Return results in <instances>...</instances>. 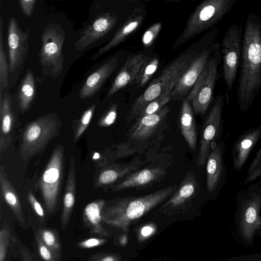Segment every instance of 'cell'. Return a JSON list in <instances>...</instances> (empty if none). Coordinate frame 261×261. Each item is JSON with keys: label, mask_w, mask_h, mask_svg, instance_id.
<instances>
[{"label": "cell", "mask_w": 261, "mask_h": 261, "mask_svg": "<svg viewBox=\"0 0 261 261\" xmlns=\"http://www.w3.org/2000/svg\"><path fill=\"white\" fill-rule=\"evenodd\" d=\"M261 88V19L249 12L243 28L237 99L242 113L253 103Z\"/></svg>", "instance_id": "6da1fadb"}, {"label": "cell", "mask_w": 261, "mask_h": 261, "mask_svg": "<svg viewBox=\"0 0 261 261\" xmlns=\"http://www.w3.org/2000/svg\"><path fill=\"white\" fill-rule=\"evenodd\" d=\"M170 186L143 196H129L105 205L102 219L107 225L129 232V226L155 207L168 199L177 189Z\"/></svg>", "instance_id": "7a4b0ae2"}, {"label": "cell", "mask_w": 261, "mask_h": 261, "mask_svg": "<svg viewBox=\"0 0 261 261\" xmlns=\"http://www.w3.org/2000/svg\"><path fill=\"white\" fill-rule=\"evenodd\" d=\"M62 122L54 113L44 114L24 129L19 145L20 157L25 162L40 153L60 131Z\"/></svg>", "instance_id": "3957f363"}, {"label": "cell", "mask_w": 261, "mask_h": 261, "mask_svg": "<svg viewBox=\"0 0 261 261\" xmlns=\"http://www.w3.org/2000/svg\"><path fill=\"white\" fill-rule=\"evenodd\" d=\"M238 0H206L191 15L186 26L176 40L173 49L213 27L234 7Z\"/></svg>", "instance_id": "277c9868"}, {"label": "cell", "mask_w": 261, "mask_h": 261, "mask_svg": "<svg viewBox=\"0 0 261 261\" xmlns=\"http://www.w3.org/2000/svg\"><path fill=\"white\" fill-rule=\"evenodd\" d=\"M197 55L195 53L185 54L168 65L158 78L154 79L135 100L127 115L126 121L129 122L136 119L147 104L159 97L173 80L184 73Z\"/></svg>", "instance_id": "5b68a950"}, {"label": "cell", "mask_w": 261, "mask_h": 261, "mask_svg": "<svg viewBox=\"0 0 261 261\" xmlns=\"http://www.w3.org/2000/svg\"><path fill=\"white\" fill-rule=\"evenodd\" d=\"M221 60L220 45L217 42L213 53L198 80L186 97L191 102L196 114L204 115L213 101Z\"/></svg>", "instance_id": "8992f818"}, {"label": "cell", "mask_w": 261, "mask_h": 261, "mask_svg": "<svg viewBox=\"0 0 261 261\" xmlns=\"http://www.w3.org/2000/svg\"><path fill=\"white\" fill-rule=\"evenodd\" d=\"M243 33V25L232 24L222 39L220 51L222 61V72L226 90L225 95L227 102L239 70Z\"/></svg>", "instance_id": "52a82bcc"}, {"label": "cell", "mask_w": 261, "mask_h": 261, "mask_svg": "<svg viewBox=\"0 0 261 261\" xmlns=\"http://www.w3.org/2000/svg\"><path fill=\"white\" fill-rule=\"evenodd\" d=\"M65 39V31L59 24H49L42 30L39 56L43 74L57 78L62 73L64 62L62 47Z\"/></svg>", "instance_id": "ba28073f"}, {"label": "cell", "mask_w": 261, "mask_h": 261, "mask_svg": "<svg viewBox=\"0 0 261 261\" xmlns=\"http://www.w3.org/2000/svg\"><path fill=\"white\" fill-rule=\"evenodd\" d=\"M64 161V148L57 146L53 151L39 181L46 213L54 214L58 202L62 185Z\"/></svg>", "instance_id": "9c48e42d"}, {"label": "cell", "mask_w": 261, "mask_h": 261, "mask_svg": "<svg viewBox=\"0 0 261 261\" xmlns=\"http://www.w3.org/2000/svg\"><path fill=\"white\" fill-rule=\"evenodd\" d=\"M225 100V95H218L203 122L197 158V165L200 168L206 163L213 146L220 141L223 132L222 113Z\"/></svg>", "instance_id": "30bf717a"}, {"label": "cell", "mask_w": 261, "mask_h": 261, "mask_svg": "<svg viewBox=\"0 0 261 261\" xmlns=\"http://www.w3.org/2000/svg\"><path fill=\"white\" fill-rule=\"evenodd\" d=\"M213 42L198 54L180 76L171 94V100H181L187 97L202 72L216 45Z\"/></svg>", "instance_id": "8fae6325"}, {"label": "cell", "mask_w": 261, "mask_h": 261, "mask_svg": "<svg viewBox=\"0 0 261 261\" xmlns=\"http://www.w3.org/2000/svg\"><path fill=\"white\" fill-rule=\"evenodd\" d=\"M225 151V142L221 140L213 146L206 160V189L209 194L214 196L218 195L227 181Z\"/></svg>", "instance_id": "7c38bea8"}, {"label": "cell", "mask_w": 261, "mask_h": 261, "mask_svg": "<svg viewBox=\"0 0 261 261\" xmlns=\"http://www.w3.org/2000/svg\"><path fill=\"white\" fill-rule=\"evenodd\" d=\"M29 30L23 32L17 19H9L7 41L9 53V71L13 72L20 67L28 55Z\"/></svg>", "instance_id": "4fadbf2b"}, {"label": "cell", "mask_w": 261, "mask_h": 261, "mask_svg": "<svg viewBox=\"0 0 261 261\" xmlns=\"http://www.w3.org/2000/svg\"><path fill=\"white\" fill-rule=\"evenodd\" d=\"M200 192L199 182L193 172H188L172 196L163 205L166 213H174L185 210Z\"/></svg>", "instance_id": "5bb4252c"}, {"label": "cell", "mask_w": 261, "mask_h": 261, "mask_svg": "<svg viewBox=\"0 0 261 261\" xmlns=\"http://www.w3.org/2000/svg\"><path fill=\"white\" fill-rule=\"evenodd\" d=\"M118 17L115 14L101 13L80 34L74 43L77 50H84L108 34L116 24Z\"/></svg>", "instance_id": "9a60e30c"}, {"label": "cell", "mask_w": 261, "mask_h": 261, "mask_svg": "<svg viewBox=\"0 0 261 261\" xmlns=\"http://www.w3.org/2000/svg\"><path fill=\"white\" fill-rule=\"evenodd\" d=\"M261 138V124L247 129L235 140L231 151L234 171L242 170L253 148Z\"/></svg>", "instance_id": "2e32d148"}, {"label": "cell", "mask_w": 261, "mask_h": 261, "mask_svg": "<svg viewBox=\"0 0 261 261\" xmlns=\"http://www.w3.org/2000/svg\"><path fill=\"white\" fill-rule=\"evenodd\" d=\"M169 111L165 106L155 113L137 118L128 131V139L140 142L148 140L161 126Z\"/></svg>", "instance_id": "e0dca14e"}, {"label": "cell", "mask_w": 261, "mask_h": 261, "mask_svg": "<svg viewBox=\"0 0 261 261\" xmlns=\"http://www.w3.org/2000/svg\"><path fill=\"white\" fill-rule=\"evenodd\" d=\"M166 170L160 167L146 168L132 172L114 186L113 192L130 188H144L161 180L166 175Z\"/></svg>", "instance_id": "ac0fdd59"}, {"label": "cell", "mask_w": 261, "mask_h": 261, "mask_svg": "<svg viewBox=\"0 0 261 261\" xmlns=\"http://www.w3.org/2000/svg\"><path fill=\"white\" fill-rule=\"evenodd\" d=\"M0 153L2 154L12 141L15 123L12 100L7 93L0 99Z\"/></svg>", "instance_id": "d6986e66"}, {"label": "cell", "mask_w": 261, "mask_h": 261, "mask_svg": "<svg viewBox=\"0 0 261 261\" xmlns=\"http://www.w3.org/2000/svg\"><path fill=\"white\" fill-rule=\"evenodd\" d=\"M145 12L141 8L136 9L126 19L125 22L117 31L113 38L90 58L95 60L112 48L122 42L130 34L136 31L142 23Z\"/></svg>", "instance_id": "ffe728a7"}, {"label": "cell", "mask_w": 261, "mask_h": 261, "mask_svg": "<svg viewBox=\"0 0 261 261\" xmlns=\"http://www.w3.org/2000/svg\"><path fill=\"white\" fill-rule=\"evenodd\" d=\"M118 65V58L114 57L90 74L83 84L79 98L85 99L94 95Z\"/></svg>", "instance_id": "44dd1931"}, {"label": "cell", "mask_w": 261, "mask_h": 261, "mask_svg": "<svg viewBox=\"0 0 261 261\" xmlns=\"http://www.w3.org/2000/svg\"><path fill=\"white\" fill-rule=\"evenodd\" d=\"M145 58V56L142 53L128 57L109 89L107 97H110L118 90L133 82Z\"/></svg>", "instance_id": "7402d4cb"}, {"label": "cell", "mask_w": 261, "mask_h": 261, "mask_svg": "<svg viewBox=\"0 0 261 261\" xmlns=\"http://www.w3.org/2000/svg\"><path fill=\"white\" fill-rule=\"evenodd\" d=\"M66 186L63 199V208L61 215V225L63 229L67 228L73 210L76 192V167L74 158L71 155Z\"/></svg>", "instance_id": "603a6c76"}, {"label": "cell", "mask_w": 261, "mask_h": 261, "mask_svg": "<svg viewBox=\"0 0 261 261\" xmlns=\"http://www.w3.org/2000/svg\"><path fill=\"white\" fill-rule=\"evenodd\" d=\"M0 188L1 193L11 209L19 224L23 229L28 228L22 205L18 194L6 174L4 166H0Z\"/></svg>", "instance_id": "cb8c5ba5"}, {"label": "cell", "mask_w": 261, "mask_h": 261, "mask_svg": "<svg viewBox=\"0 0 261 261\" xmlns=\"http://www.w3.org/2000/svg\"><path fill=\"white\" fill-rule=\"evenodd\" d=\"M105 205V201L101 199L89 203L84 210L83 220L85 227L91 233L108 237L109 233L102 225V213Z\"/></svg>", "instance_id": "d4e9b609"}, {"label": "cell", "mask_w": 261, "mask_h": 261, "mask_svg": "<svg viewBox=\"0 0 261 261\" xmlns=\"http://www.w3.org/2000/svg\"><path fill=\"white\" fill-rule=\"evenodd\" d=\"M181 134L192 150L197 145V131L193 111L191 105L186 98L183 100L180 114Z\"/></svg>", "instance_id": "484cf974"}, {"label": "cell", "mask_w": 261, "mask_h": 261, "mask_svg": "<svg viewBox=\"0 0 261 261\" xmlns=\"http://www.w3.org/2000/svg\"><path fill=\"white\" fill-rule=\"evenodd\" d=\"M139 165L134 162L115 164L105 167L99 173L94 186L100 187L111 185L118 179L136 171Z\"/></svg>", "instance_id": "4316f807"}, {"label": "cell", "mask_w": 261, "mask_h": 261, "mask_svg": "<svg viewBox=\"0 0 261 261\" xmlns=\"http://www.w3.org/2000/svg\"><path fill=\"white\" fill-rule=\"evenodd\" d=\"M35 80L33 72L28 69L23 78L18 92L19 110L24 112L30 107L35 96Z\"/></svg>", "instance_id": "83f0119b"}, {"label": "cell", "mask_w": 261, "mask_h": 261, "mask_svg": "<svg viewBox=\"0 0 261 261\" xmlns=\"http://www.w3.org/2000/svg\"><path fill=\"white\" fill-rule=\"evenodd\" d=\"M179 77L173 80L159 97L147 104L136 119L155 113L166 106L170 101L171 92Z\"/></svg>", "instance_id": "f1b7e54d"}, {"label": "cell", "mask_w": 261, "mask_h": 261, "mask_svg": "<svg viewBox=\"0 0 261 261\" xmlns=\"http://www.w3.org/2000/svg\"><path fill=\"white\" fill-rule=\"evenodd\" d=\"M159 63L158 57H145L135 79L130 85H135L138 88L145 85L157 70Z\"/></svg>", "instance_id": "f546056e"}, {"label": "cell", "mask_w": 261, "mask_h": 261, "mask_svg": "<svg viewBox=\"0 0 261 261\" xmlns=\"http://www.w3.org/2000/svg\"><path fill=\"white\" fill-rule=\"evenodd\" d=\"M37 232L42 242L60 260L62 255V246L58 231L54 228H40Z\"/></svg>", "instance_id": "4dcf8cb0"}, {"label": "cell", "mask_w": 261, "mask_h": 261, "mask_svg": "<svg viewBox=\"0 0 261 261\" xmlns=\"http://www.w3.org/2000/svg\"><path fill=\"white\" fill-rule=\"evenodd\" d=\"M4 23L2 16H0V99L3 97V90L8 86V64L3 46Z\"/></svg>", "instance_id": "1f68e13d"}, {"label": "cell", "mask_w": 261, "mask_h": 261, "mask_svg": "<svg viewBox=\"0 0 261 261\" xmlns=\"http://www.w3.org/2000/svg\"><path fill=\"white\" fill-rule=\"evenodd\" d=\"M261 177V147L255 153L247 170L243 184H248Z\"/></svg>", "instance_id": "d6a6232c"}, {"label": "cell", "mask_w": 261, "mask_h": 261, "mask_svg": "<svg viewBox=\"0 0 261 261\" xmlns=\"http://www.w3.org/2000/svg\"><path fill=\"white\" fill-rule=\"evenodd\" d=\"M95 110V105L93 104L88 108L82 115L81 118L79 120L74 132L73 137L74 142H75L79 140L87 129L91 122Z\"/></svg>", "instance_id": "836d02e7"}, {"label": "cell", "mask_w": 261, "mask_h": 261, "mask_svg": "<svg viewBox=\"0 0 261 261\" xmlns=\"http://www.w3.org/2000/svg\"><path fill=\"white\" fill-rule=\"evenodd\" d=\"M10 237V228L7 224H5L0 231V261L6 260Z\"/></svg>", "instance_id": "e575fe53"}, {"label": "cell", "mask_w": 261, "mask_h": 261, "mask_svg": "<svg viewBox=\"0 0 261 261\" xmlns=\"http://www.w3.org/2000/svg\"><path fill=\"white\" fill-rule=\"evenodd\" d=\"M35 238L39 255L44 260L60 261L54 253L42 242L37 232L35 233Z\"/></svg>", "instance_id": "d590c367"}, {"label": "cell", "mask_w": 261, "mask_h": 261, "mask_svg": "<svg viewBox=\"0 0 261 261\" xmlns=\"http://www.w3.org/2000/svg\"><path fill=\"white\" fill-rule=\"evenodd\" d=\"M117 105H111L99 119L98 125L101 127H107L113 124L117 118Z\"/></svg>", "instance_id": "8d00e7d4"}, {"label": "cell", "mask_w": 261, "mask_h": 261, "mask_svg": "<svg viewBox=\"0 0 261 261\" xmlns=\"http://www.w3.org/2000/svg\"><path fill=\"white\" fill-rule=\"evenodd\" d=\"M162 23H155L150 26L143 35L142 41L144 45L150 46L157 37L162 28Z\"/></svg>", "instance_id": "74e56055"}, {"label": "cell", "mask_w": 261, "mask_h": 261, "mask_svg": "<svg viewBox=\"0 0 261 261\" xmlns=\"http://www.w3.org/2000/svg\"><path fill=\"white\" fill-rule=\"evenodd\" d=\"M27 199L37 216L40 223H43L45 221V215L44 210L31 191L28 192Z\"/></svg>", "instance_id": "f35d334b"}, {"label": "cell", "mask_w": 261, "mask_h": 261, "mask_svg": "<svg viewBox=\"0 0 261 261\" xmlns=\"http://www.w3.org/2000/svg\"><path fill=\"white\" fill-rule=\"evenodd\" d=\"M87 261H120V256L115 253L99 252L91 256Z\"/></svg>", "instance_id": "ab89813d"}, {"label": "cell", "mask_w": 261, "mask_h": 261, "mask_svg": "<svg viewBox=\"0 0 261 261\" xmlns=\"http://www.w3.org/2000/svg\"><path fill=\"white\" fill-rule=\"evenodd\" d=\"M156 226L153 223L144 225L138 231V240L141 242L153 236V234L156 232Z\"/></svg>", "instance_id": "60d3db41"}, {"label": "cell", "mask_w": 261, "mask_h": 261, "mask_svg": "<svg viewBox=\"0 0 261 261\" xmlns=\"http://www.w3.org/2000/svg\"><path fill=\"white\" fill-rule=\"evenodd\" d=\"M107 240L103 238H89L80 241L77 246L81 248L91 249L104 244Z\"/></svg>", "instance_id": "b9f144b4"}, {"label": "cell", "mask_w": 261, "mask_h": 261, "mask_svg": "<svg viewBox=\"0 0 261 261\" xmlns=\"http://www.w3.org/2000/svg\"><path fill=\"white\" fill-rule=\"evenodd\" d=\"M19 5L23 13L28 17H31L33 12L36 0H19Z\"/></svg>", "instance_id": "7bdbcfd3"}, {"label": "cell", "mask_w": 261, "mask_h": 261, "mask_svg": "<svg viewBox=\"0 0 261 261\" xmlns=\"http://www.w3.org/2000/svg\"><path fill=\"white\" fill-rule=\"evenodd\" d=\"M93 161L98 166H105L108 163V160L106 157L98 152H94L92 155Z\"/></svg>", "instance_id": "ee69618b"}, {"label": "cell", "mask_w": 261, "mask_h": 261, "mask_svg": "<svg viewBox=\"0 0 261 261\" xmlns=\"http://www.w3.org/2000/svg\"><path fill=\"white\" fill-rule=\"evenodd\" d=\"M21 254L24 261H32L31 256L27 251L22 249Z\"/></svg>", "instance_id": "f6af8a7d"}, {"label": "cell", "mask_w": 261, "mask_h": 261, "mask_svg": "<svg viewBox=\"0 0 261 261\" xmlns=\"http://www.w3.org/2000/svg\"><path fill=\"white\" fill-rule=\"evenodd\" d=\"M119 241L120 245L122 246L125 245L127 242V236L125 234H123L122 235L120 236Z\"/></svg>", "instance_id": "bcb514c9"}]
</instances>
